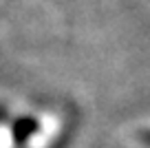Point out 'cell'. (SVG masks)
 <instances>
[{"mask_svg":"<svg viewBox=\"0 0 150 148\" xmlns=\"http://www.w3.org/2000/svg\"><path fill=\"white\" fill-rule=\"evenodd\" d=\"M33 128H35V122H33V120H22V122H18V124H16L13 135H16V139H18V142H24V139L29 137V130H33Z\"/></svg>","mask_w":150,"mask_h":148,"instance_id":"6da1fadb","label":"cell"},{"mask_svg":"<svg viewBox=\"0 0 150 148\" xmlns=\"http://www.w3.org/2000/svg\"><path fill=\"white\" fill-rule=\"evenodd\" d=\"M146 139H148V142H150V135H148V137H146Z\"/></svg>","mask_w":150,"mask_h":148,"instance_id":"7a4b0ae2","label":"cell"}]
</instances>
